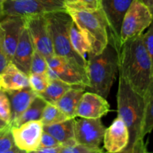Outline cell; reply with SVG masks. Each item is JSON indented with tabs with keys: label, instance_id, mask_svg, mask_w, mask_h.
<instances>
[{
	"label": "cell",
	"instance_id": "cell-1",
	"mask_svg": "<svg viewBox=\"0 0 153 153\" xmlns=\"http://www.w3.org/2000/svg\"><path fill=\"white\" fill-rule=\"evenodd\" d=\"M143 34L129 39L122 45L118 69L119 74L142 97L153 76L152 62Z\"/></svg>",
	"mask_w": 153,
	"mask_h": 153
},
{
	"label": "cell",
	"instance_id": "cell-2",
	"mask_svg": "<svg viewBox=\"0 0 153 153\" xmlns=\"http://www.w3.org/2000/svg\"><path fill=\"white\" fill-rule=\"evenodd\" d=\"M117 100L118 117L124 121L129 133L128 146L123 152H147L146 143L142 136L144 114L143 97L134 91L120 74Z\"/></svg>",
	"mask_w": 153,
	"mask_h": 153
},
{
	"label": "cell",
	"instance_id": "cell-3",
	"mask_svg": "<svg viewBox=\"0 0 153 153\" xmlns=\"http://www.w3.org/2000/svg\"><path fill=\"white\" fill-rule=\"evenodd\" d=\"M91 49L88 58L98 55L108 44V25L101 9L66 7Z\"/></svg>",
	"mask_w": 153,
	"mask_h": 153
},
{
	"label": "cell",
	"instance_id": "cell-4",
	"mask_svg": "<svg viewBox=\"0 0 153 153\" xmlns=\"http://www.w3.org/2000/svg\"><path fill=\"white\" fill-rule=\"evenodd\" d=\"M87 61L89 91L107 99L119 69L117 51L108 43L102 52Z\"/></svg>",
	"mask_w": 153,
	"mask_h": 153
},
{
	"label": "cell",
	"instance_id": "cell-5",
	"mask_svg": "<svg viewBox=\"0 0 153 153\" xmlns=\"http://www.w3.org/2000/svg\"><path fill=\"white\" fill-rule=\"evenodd\" d=\"M45 16L52 38L55 55L65 58L79 71L87 76L88 61L81 57L73 49L70 42V27L73 22V19L68 12L66 10H58L46 13Z\"/></svg>",
	"mask_w": 153,
	"mask_h": 153
},
{
	"label": "cell",
	"instance_id": "cell-6",
	"mask_svg": "<svg viewBox=\"0 0 153 153\" xmlns=\"http://www.w3.org/2000/svg\"><path fill=\"white\" fill-rule=\"evenodd\" d=\"M152 19L153 16L144 3L141 0H133L121 24V46L129 39L143 34Z\"/></svg>",
	"mask_w": 153,
	"mask_h": 153
},
{
	"label": "cell",
	"instance_id": "cell-7",
	"mask_svg": "<svg viewBox=\"0 0 153 153\" xmlns=\"http://www.w3.org/2000/svg\"><path fill=\"white\" fill-rule=\"evenodd\" d=\"M65 10L64 0H4L2 16H27Z\"/></svg>",
	"mask_w": 153,
	"mask_h": 153
},
{
	"label": "cell",
	"instance_id": "cell-8",
	"mask_svg": "<svg viewBox=\"0 0 153 153\" xmlns=\"http://www.w3.org/2000/svg\"><path fill=\"white\" fill-rule=\"evenodd\" d=\"M133 0H100V9L102 11L108 25V43L118 54L121 49L120 29L125 13Z\"/></svg>",
	"mask_w": 153,
	"mask_h": 153
},
{
	"label": "cell",
	"instance_id": "cell-9",
	"mask_svg": "<svg viewBox=\"0 0 153 153\" xmlns=\"http://www.w3.org/2000/svg\"><path fill=\"white\" fill-rule=\"evenodd\" d=\"M105 128L101 118L80 117L75 120L74 137L77 143L92 149L94 153L103 152L100 145L103 141Z\"/></svg>",
	"mask_w": 153,
	"mask_h": 153
},
{
	"label": "cell",
	"instance_id": "cell-10",
	"mask_svg": "<svg viewBox=\"0 0 153 153\" xmlns=\"http://www.w3.org/2000/svg\"><path fill=\"white\" fill-rule=\"evenodd\" d=\"M24 17L25 27L34 49L46 59L55 55L45 14L31 15Z\"/></svg>",
	"mask_w": 153,
	"mask_h": 153
},
{
	"label": "cell",
	"instance_id": "cell-11",
	"mask_svg": "<svg viewBox=\"0 0 153 153\" xmlns=\"http://www.w3.org/2000/svg\"><path fill=\"white\" fill-rule=\"evenodd\" d=\"M49 69L47 76L49 79H59L71 85L89 87L87 76L79 71L67 60L58 55H54L47 58Z\"/></svg>",
	"mask_w": 153,
	"mask_h": 153
},
{
	"label": "cell",
	"instance_id": "cell-12",
	"mask_svg": "<svg viewBox=\"0 0 153 153\" xmlns=\"http://www.w3.org/2000/svg\"><path fill=\"white\" fill-rule=\"evenodd\" d=\"M16 146L23 152H34L38 148L43 125L40 120L24 123L19 126L10 127Z\"/></svg>",
	"mask_w": 153,
	"mask_h": 153
},
{
	"label": "cell",
	"instance_id": "cell-13",
	"mask_svg": "<svg viewBox=\"0 0 153 153\" xmlns=\"http://www.w3.org/2000/svg\"><path fill=\"white\" fill-rule=\"evenodd\" d=\"M3 30L4 48L9 62H11L21 32L25 27V17L5 16L0 20Z\"/></svg>",
	"mask_w": 153,
	"mask_h": 153
},
{
	"label": "cell",
	"instance_id": "cell-14",
	"mask_svg": "<svg viewBox=\"0 0 153 153\" xmlns=\"http://www.w3.org/2000/svg\"><path fill=\"white\" fill-rule=\"evenodd\" d=\"M110 111V105L105 98L96 93L85 92L76 109V117L97 119L102 118Z\"/></svg>",
	"mask_w": 153,
	"mask_h": 153
},
{
	"label": "cell",
	"instance_id": "cell-15",
	"mask_svg": "<svg viewBox=\"0 0 153 153\" xmlns=\"http://www.w3.org/2000/svg\"><path fill=\"white\" fill-rule=\"evenodd\" d=\"M128 140L129 133L126 125L117 116L110 126L105 128L102 141L105 149L111 153L123 152L128 146Z\"/></svg>",
	"mask_w": 153,
	"mask_h": 153
},
{
	"label": "cell",
	"instance_id": "cell-16",
	"mask_svg": "<svg viewBox=\"0 0 153 153\" xmlns=\"http://www.w3.org/2000/svg\"><path fill=\"white\" fill-rule=\"evenodd\" d=\"M34 51V46L25 25L16 45L11 63L28 76L30 73V67Z\"/></svg>",
	"mask_w": 153,
	"mask_h": 153
},
{
	"label": "cell",
	"instance_id": "cell-17",
	"mask_svg": "<svg viewBox=\"0 0 153 153\" xmlns=\"http://www.w3.org/2000/svg\"><path fill=\"white\" fill-rule=\"evenodd\" d=\"M5 91L10 100L11 108L10 126H13L32 102L37 94L30 88V86L21 89Z\"/></svg>",
	"mask_w": 153,
	"mask_h": 153
},
{
	"label": "cell",
	"instance_id": "cell-18",
	"mask_svg": "<svg viewBox=\"0 0 153 153\" xmlns=\"http://www.w3.org/2000/svg\"><path fill=\"white\" fill-rule=\"evenodd\" d=\"M0 76L1 88L4 91H13L29 87L28 75L11 62L7 64Z\"/></svg>",
	"mask_w": 153,
	"mask_h": 153
},
{
	"label": "cell",
	"instance_id": "cell-19",
	"mask_svg": "<svg viewBox=\"0 0 153 153\" xmlns=\"http://www.w3.org/2000/svg\"><path fill=\"white\" fill-rule=\"evenodd\" d=\"M85 89L86 87L85 86H73L68 90L55 105H56L68 118H76V109Z\"/></svg>",
	"mask_w": 153,
	"mask_h": 153
},
{
	"label": "cell",
	"instance_id": "cell-20",
	"mask_svg": "<svg viewBox=\"0 0 153 153\" xmlns=\"http://www.w3.org/2000/svg\"><path fill=\"white\" fill-rule=\"evenodd\" d=\"M74 125L75 118H70L52 125L43 126V131L51 134L60 144H63L75 138Z\"/></svg>",
	"mask_w": 153,
	"mask_h": 153
},
{
	"label": "cell",
	"instance_id": "cell-21",
	"mask_svg": "<svg viewBox=\"0 0 153 153\" xmlns=\"http://www.w3.org/2000/svg\"><path fill=\"white\" fill-rule=\"evenodd\" d=\"M73 86L75 85H69L59 79H50L46 90L38 95L47 103L55 104L61 97Z\"/></svg>",
	"mask_w": 153,
	"mask_h": 153
},
{
	"label": "cell",
	"instance_id": "cell-22",
	"mask_svg": "<svg viewBox=\"0 0 153 153\" xmlns=\"http://www.w3.org/2000/svg\"><path fill=\"white\" fill-rule=\"evenodd\" d=\"M144 102V114H143L142 136L144 138L146 134L153 130V76L143 95Z\"/></svg>",
	"mask_w": 153,
	"mask_h": 153
},
{
	"label": "cell",
	"instance_id": "cell-23",
	"mask_svg": "<svg viewBox=\"0 0 153 153\" xmlns=\"http://www.w3.org/2000/svg\"><path fill=\"white\" fill-rule=\"evenodd\" d=\"M46 103L47 102L42 97L37 95L30 105L27 108L26 110L22 114V115L11 126H19L28 121L40 120Z\"/></svg>",
	"mask_w": 153,
	"mask_h": 153
},
{
	"label": "cell",
	"instance_id": "cell-24",
	"mask_svg": "<svg viewBox=\"0 0 153 153\" xmlns=\"http://www.w3.org/2000/svg\"><path fill=\"white\" fill-rule=\"evenodd\" d=\"M70 38L73 49L81 57L87 59V56L91 53V49L73 20L70 27Z\"/></svg>",
	"mask_w": 153,
	"mask_h": 153
},
{
	"label": "cell",
	"instance_id": "cell-25",
	"mask_svg": "<svg viewBox=\"0 0 153 153\" xmlns=\"http://www.w3.org/2000/svg\"><path fill=\"white\" fill-rule=\"evenodd\" d=\"M67 119L70 118L67 117L56 105L46 103L40 120L43 126H48L62 122Z\"/></svg>",
	"mask_w": 153,
	"mask_h": 153
},
{
	"label": "cell",
	"instance_id": "cell-26",
	"mask_svg": "<svg viewBox=\"0 0 153 153\" xmlns=\"http://www.w3.org/2000/svg\"><path fill=\"white\" fill-rule=\"evenodd\" d=\"M10 127L6 128L0 134V153H22L23 152L16 146L12 135Z\"/></svg>",
	"mask_w": 153,
	"mask_h": 153
},
{
	"label": "cell",
	"instance_id": "cell-27",
	"mask_svg": "<svg viewBox=\"0 0 153 153\" xmlns=\"http://www.w3.org/2000/svg\"><path fill=\"white\" fill-rule=\"evenodd\" d=\"M50 79L47 74H37V73H30L28 75V82L29 86L36 94H41L46 90L49 83Z\"/></svg>",
	"mask_w": 153,
	"mask_h": 153
},
{
	"label": "cell",
	"instance_id": "cell-28",
	"mask_svg": "<svg viewBox=\"0 0 153 153\" xmlns=\"http://www.w3.org/2000/svg\"><path fill=\"white\" fill-rule=\"evenodd\" d=\"M48 69H49V66H48L46 58L40 52L34 49L32 58H31L30 73L47 74Z\"/></svg>",
	"mask_w": 153,
	"mask_h": 153
},
{
	"label": "cell",
	"instance_id": "cell-29",
	"mask_svg": "<svg viewBox=\"0 0 153 153\" xmlns=\"http://www.w3.org/2000/svg\"><path fill=\"white\" fill-rule=\"evenodd\" d=\"M0 117L10 125L11 108L9 97L4 89L0 87Z\"/></svg>",
	"mask_w": 153,
	"mask_h": 153
},
{
	"label": "cell",
	"instance_id": "cell-30",
	"mask_svg": "<svg viewBox=\"0 0 153 153\" xmlns=\"http://www.w3.org/2000/svg\"><path fill=\"white\" fill-rule=\"evenodd\" d=\"M66 7H85L90 9L100 8V0H64Z\"/></svg>",
	"mask_w": 153,
	"mask_h": 153
},
{
	"label": "cell",
	"instance_id": "cell-31",
	"mask_svg": "<svg viewBox=\"0 0 153 153\" xmlns=\"http://www.w3.org/2000/svg\"><path fill=\"white\" fill-rule=\"evenodd\" d=\"M143 40H144L145 46L148 51L149 57H150L152 67V74H153V19L151 22L150 25L148 27V30L145 33H143Z\"/></svg>",
	"mask_w": 153,
	"mask_h": 153
},
{
	"label": "cell",
	"instance_id": "cell-32",
	"mask_svg": "<svg viewBox=\"0 0 153 153\" xmlns=\"http://www.w3.org/2000/svg\"><path fill=\"white\" fill-rule=\"evenodd\" d=\"M58 145H60V143L51 134H49L46 131H43L42 133L41 138H40V144H39L38 148L36 151L41 149H45V148L54 147V146H57ZM36 151L34 152H36Z\"/></svg>",
	"mask_w": 153,
	"mask_h": 153
},
{
	"label": "cell",
	"instance_id": "cell-33",
	"mask_svg": "<svg viewBox=\"0 0 153 153\" xmlns=\"http://www.w3.org/2000/svg\"><path fill=\"white\" fill-rule=\"evenodd\" d=\"M9 62L7 58L4 48V42H3V30L0 25V74L7 65Z\"/></svg>",
	"mask_w": 153,
	"mask_h": 153
},
{
	"label": "cell",
	"instance_id": "cell-34",
	"mask_svg": "<svg viewBox=\"0 0 153 153\" xmlns=\"http://www.w3.org/2000/svg\"><path fill=\"white\" fill-rule=\"evenodd\" d=\"M61 144L58 145L57 146L49 148H45V149H39L36 151V152H43V153H61Z\"/></svg>",
	"mask_w": 153,
	"mask_h": 153
},
{
	"label": "cell",
	"instance_id": "cell-35",
	"mask_svg": "<svg viewBox=\"0 0 153 153\" xmlns=\"http://www.w3.org/2000/svg\"><path fill=\"white\" fill-rule=\"evenodd\" d=\"M141 1L148 7L149 10L150 11L151 14L153 16V0H141Z\"/></svg>",
	"mask_w": 153,
	"mask_h": 153
},
{
	"label": "cell",
	"instance_id": "cell-36",
	"mask_svg": "<svg viewBox=\"0 0 153 153\" xmlns=\"http://www.w3.org/2000/svg\"><path fill=\"white\" fill-rule=\"evenodd\" d=\"M9 126H11L9 123H7V122H5L3 119H1V117H0V130L4 129V128H7Z\"/></svg>",
	"mask_w": 153,
	"mask_h": 153
},
{
	"label": "cell",
	"instance_id": "cell-37",
	"mask_svg": "<svg viewBox=\"0 0 153 153\" xmlns=\"http://www.w3.org/2000/svg\"><path fill=\"white\" fill-rule=\"evenodd\" d=\"M4 0H0V20L3 18L2 16V4Z\"/></svg>",
	"mask_w": 153,
	"mask_h": 153
},
{
	"label": "cell",
	"instance_id": "cell-38",
	"mask_svg": "<svg viewBox=\"0 0 153 153\" xmlns=\"http://www.w3.org/2000/svg\"><path fill=\"white\" fill-rule=\"evenodd\" d=\"M9 127H10V126H9ZM7 128H8V127H7ZM6 128H4V129H2V130H0V134H1V133H2V132H3V131H4V130H5V129H6Z\"/></svg>",
	"mask_w": 153,
	"mask_h": 153
}]
</instances>
